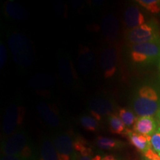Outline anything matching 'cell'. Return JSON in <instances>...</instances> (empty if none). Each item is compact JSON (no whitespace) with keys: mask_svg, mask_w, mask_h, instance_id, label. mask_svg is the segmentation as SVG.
Returning a JSON list of instances; mask_svg holds the SVG:
<instances>
[{"mask_svg":"<svg viewBox=\"0 0 160 160\" xmlns=\"http://www.w3.org/2000/svg\"><path fill=\"white\" fill-rule=\"evenodd\" d=\"M126 42L130 45L160 41L159 26L155 20L146 22L135 28L127 30L125 33Z\"/></svg>","mask_w":160,"mask_h":160,"instance_id":"4","label":"cell"},{"mask_svg":"<svg viewBox=\"0 0 160 160\" xmlns=\"http://www.w3.org/2000/svg\"><path fill=\"white\" fill-rule=\"evenodd\" d=\"M156 116H157V120L158 123H159V125L160 126V110L157 112V115Z\"/></svg>","mask_w":160,"mask_h":160,"instance_id":"30","label":"cell"},{"mask_svg":"<svg viewBox=\"0 0 160 160\" xmlns=\"http://www.w3.org/2000/svg\"><path fill=\"white\" fill-rule=\"evenodd\" d=\"M101 28L106 41L108 42H115L117 41L119 33V25L114 14L108 13L103 16Z\"/></svg>","mask_w":160,"mask_h":160,"instance_id":"12","label":"cell"},{"mask_svg":"<svg viewBox=\"0 0 160 160\" xmlns=\"http://www.w3.org/2000/svg\"><path fill=\"white\" fill-rule=\"evenodd\" d=\"M3 13L6 17L16 21H24L28 18L27 10L13 0H9L4 4Z\"/></svg>","mask_w":160,"mask_h":160,"instance_id":"18","label":"cell"},{"mask_svg":"<svg viewBox=\"0 0 160 160\" xmlns=\"http://www.w3.org/2000/svg\"><path fill=\"white\" fill-rule=\"evenodd\" d=\"M59 160H77V151L72 137L67 133H57L52 138Z\"/></svg>","mask_w":160,"mask_h":160,"instance_id":"8","label":"cell"},{"mask_svg":"<svg viewBox=\"0 0 160 160\" xmlns=\"http://www.w3.org/2000/svg\"><path fill=\"white\" fill-rule=\"evenodd\" d=\"M37 148L25 130L20 129L3 140L2 154L16 157L23 160H33Z\"/></svg>","mask_w":160,"mask_h":160,"instance_id":"3","label":"cell"},{"mask_svg":"<svg viewBox=\"0 0 160 160\" xmlns=\"http://www.w3.org/2000/svg\"><path fill=\"white\" fill-rule=\"evenodd\" d=\"M151 149H153L157 153H160V126H159L157 131L151 137Z\"/></svg>","mask_w":160,"mask_h":160,"instance_id":"25","label":"cell"},{"mask_svg":"<svg viewBox=\"0 0 160 160\" xmlns=\"http://www.w3.org/2000/svg\"><path fill=\"white\" fill-rule=\"evenodd\" d=\"M133 111L138 117H153L160 110V88L145 84L136 91L132 102Z\"/></svg>","mask_w":160,"mask_h":160,"instance_id":"1","label":"cell"},{"mask_svg":"<svg viewBox=\"0 0 160 160\" xmlns=\"http://www.w3.org/2000/svg\"><path fill=\"white\" fill-rule=\"evenodd\" d=\"M57 80L51 73H37L30 78L28 85L39 93H49L53 88Z\"/></svg>","mask_w":160,"mask_h":160,"instance_id":"13","label":"cell"},{"mask_svg":"<svg viewBox=\"0 0 160 160\" xmlns=\"http://www.w3.org/2000/svg\"><path fill=\"white\" fill-rule=\"evenodd\" d=\"M95 55L88 46L79 45L77 55V65L80 73L84 76L91 74L95 66Z\"/></svg>","mask_w":160,"mask_h":160,"instance_id":"11","label":"cell"},{"mask_svg":"<svg viewBox=\"0 0 160 160\" xmlns=\"http://www.w3.org/2000/svg\"><path fill=\"white\" fill-rule=\"evenodd\" d=\"M33 160H59L52 139L44 137L41 139Z\"/></svg>","mask_w":160,"mask_h":160,"instance_id":"16","label":"cell"},{"mask_svg":"<svg viewBox=\"0 0 160 160\" xmlns=\"http://www.w3.org/2000/svg\"><path fill=\"white\" fill-rule=\"evenodd\" d=\"M124 25L128 30H131L145 24V18L138 6L130 5L125 9L123 17Z\"/></svg>","mask_w":160,"mask_h":160,"instance_id":"15","label":"cell"},{"mask_svg":"<svg viewBox=\"0 0 160 160\" xmlns=\"http://www.w3.org/2000/svg\"><path fill=\"white\" fill-rule=\"evenodd\" d=\"M108 119V123L109 125V130L113 134L124 135L127 131L126 126L119 116L116 113L110 115Z\"/></svg>","mask_w":160,"mask_h":160,"instance_id":"21","label":"cell"},{"mask_svg":"<svg viewBox=\"0 0 160 160\" xmlns=\"http://www.w3.org/2000/svg\"><path fill=\"white\" fill-rule=\"evenodd\" d=\"M118 116L123 122V123L125 124L126 128H130L131 126L133 127L138 118L136 117L133 111L127 108L119 109Z\"/></svg>","mask_w":160,"mask_h":160,"instance_id":"23","label":"cell"},{"mask_svg":"<svg viewBox=\"0 0 160 160\" xmlns=\"http://www.w3.org/2000/svg\"><path fill=\"white\" fill-rule=\"evenodd\" d=\"M73 145H74L75 151L79 152V153H81L88 148H89V146L87 145V142L82 137H77L73 141Z\"/></svg>","mask_w":160,"mask_h":160,"instance_id":"26","label":"cell"},{"mask_svg":"<svg viewBox=\"0 0 160 160\" xmlns=\"http://www.w3.org/2000/svg\"><path fill=\"white\" fill-rule=\"evenodd\" d=\"M116 107L114 100L105 97H93L88 102V109L98 122L114 113Z\"/></svg>","mask_w":160,"mask_h":160,"instance_id":"7","label":"cell"},{"mask_svg":"<svg viewBox=\"0 0 160 160\" xmlns=\"http://www.w3.org/2000/svg\"><path fill=\"white\" fill-rule=\"evenodd\" d=\"M142 160H151V159H148V158H147V157H144V156H143V157H142Z\"/></svg>","mask_w":160,"mask_h":160,"instance_id":"31","label":"cell"},{"mask_svg":"<svg viewBox=\"0 0 160 160\" xmlns=\"http://www.w3.org/2000/svg\"><path fill=\"white\" fill-rule=\"evenodd\" d=\"M117 51L113 45L104 48L99 57V65L105 79H111L117 71Z\"/></svg>","mask_w":160,"mask_h":160,"instance_id":"9","label":"cell"},{"mask_svg":"<svg viewBox=\"0 0 160 160\" xmlns=\"http://www.w3.org/2000/svg\"><path fill=\"white\" fill-rule=\"evenodd\" d=\"M136 2L153 14L160 13V0H137Z\"/></svg>","mask_w":160,"mask_h":160,"instance_id":"24","label":"cell"},{"mask_svg":"<svg viewBox=\"0 0 160 160\" xmlns=\"http://www.w3.org/2000/svg\"><path fill=\"white\" fill-rule=\"evenodd\" d=\"M130 58L134 64L149 65L160 59V41L132 45Z\"/></svg>","mask_w":160,"mask_h":160,"instance_id":"5","label":"cell"},{"mask_svg":"<svg viewBox=\"0 0 160 160\" xmlns=\"http://www.w3.org/2000/svg\"><path fill=\"white\" fill-rule=\"evenodd\" d=\"M58 71L60 79L68 87H74L78 82V76L69 57L64 53L58 55Z\"/></svg>","mask_w":160,"mask_h":160,"instance_id":"10","label":"cell"},{"mask_svg":"<svg viewBox=\"0 0 160 160\" xmlns=\"http://www.w3.org/2000/svg\"><path fill=\"white\" fill-rule=\"evenodd\" d=\"M124 135L128 138L131 145L143 154L151 148V141H150L151 137L140 134L135 132L133 130H130L128 128L127 129Z\"/></svg>","mask_w":160,"mask_h":160,"instance_id":"19","label":"cell"},{"mask_svg":"<svg viewBox=\"0 0 160 160\" xmlns=\"http://www.w3.org/2000/svg\"><path fill=\"white\" fill-rule=\"evenodd\" d=\"M1 160H23V159H20V158L16 157H11V156L2 155Z\"/></svg>","mask_w":160,"mask_h":160,"instance_id":"28","label":"cell"},{"mask_svg":"<svg viewBox=\"0 0 160 160\" xmlns=\"http://www.w3.org/2000/svg\"><path fill=\"white\" fill-rule=\"evenodd\" d=\"M26 110L21 104L14 102L9 104L6 108L3 116L2 131L6 138L20 130L23 123Z\"/></svg>","mask_w":160,"mask_h":160,"instance_id":"6","label":"cell"},{"mask_svg":"<svg viewBox=\"0 0 160 160\" xmlns=\"http://www.w3.org/2000/svg\"><path fill=\"white\" fill-rule=\"evenodd\" d=\"M96 143L99 148L106 151H114L121 148L124 145L122 142L119 140L105 137H98Z\"/></svg>","mask_w":160,"mask_h":160,"instance_id":"20","label":"cell"},{"mask_svg":"<svg viewBox=\"0 0 160 160\" xmlns=\"http://www.w3.org/2000/svg\"><path fill=\"white\" fill-rule=\"evenodd\" d=\"M159 67H160V61H159Z\"/></svg>","mask_w":160,"mask_h":160,"instance_id":"32","label":"cell"},{"mask_svg":"<svg viewBox=\"0 0 160 160\" xmlns=\"http://www.w3.org/2000/svg\"><path fill=\"white\" fill-rule=\"evenodd\" d=\"M159 156H160V153H159Z\"/></svg>","mask_w":160,"mask_h":160,"instance_id":"33","label":"cell"},{"mask_svg":"<svg viewBox=\"0 0 160 160\" xmlns=\"http://www.w3.org/2000/svg\"><path fill=\"white\" fill-rule=\"evenodd\" d=\"M79 122L84 129L89 132L97 131L99 128L97 120L89 115H82L79 118Z\"/></svg>","mask_w":160,"mask_h":160,"instance_id":"22","label":"cell"},{"mask_svg":"<svg viewBox=\"0 0 160 160\" xmlns=\"http://www.w3.org/2000/svg\"><path fill=\"white\" fill-rule=\"evenodd\" d=\"M79 160H93L92 156H81Z\"/></svg>","mask_w":160,"mask_h":160,"instance_id":"29","label":"cell"},{"mask_svg":"<svg viewBox=\"0 0 160 160\" xmlns=\"http://www.w3.org/2000/svg\"><path fill=\"white\" fill-rule=\"evenodd\" d=\"M7 59V51L4 43L1 41L0 42V68L2 69L6 63Z\"/></svg>","mask_w":160,"mask_h":160,"instance_id":"27","label":"cell"},{"mask_svg":"<svg viewBox=\"0 0 160 160\" xmlns=\"http://www.w3.org/2000/svg\"><path fill=\"white\" fill-rule=\"evenodd\" d=\"M159 123L153 117H139L133 125V131L140 134L151 137L159 128Z\"/></svg>","mask_w":160,"mask_h":160,"instance_id":"17","label":"cell"},{"mask_svg":"<svg viewBox=\"0 0 160 160\" xmlns=\"http://www.w3.org/2000/svg\"><path fill=\"white\" fill-rule=\"evenodd\" d=\"M37 111L40 117L49 127L57 128L61 126L62 120L53 106L42 102L37 105Z\"/></svg>","mask_w":160,"mask_h":160,"instance_id":"14","label":"cell"},{"mask_svg":"<svg viewBox=\"0 0 160 160\" xmlns=\"http://www.w3.org/2000/svg\"><path fill=\"white\" fill-rule=\"evenodd\" d=\"M8 41L13 60L22 69H27L33 65L35 53L33 44L23 33L11 31L8 33Z\"/></svg>","mask_w":160,"mask_h":160,"instance_id":"2","label":"cell"}]
</instances>
